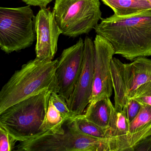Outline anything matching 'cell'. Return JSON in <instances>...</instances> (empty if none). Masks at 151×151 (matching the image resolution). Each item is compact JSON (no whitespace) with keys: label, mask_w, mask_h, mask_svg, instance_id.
Returning <instances> with one entry per match:
<instances>
[{"label":"cell","mask_w":151,"mask_h":151,"mask_svg":"<svg viewBox=\"0 0 151 151\" xmlns=\"http://www.w3.org/2000/svg\"><path fill=\"white\" fill-rule=\"evenodd\" d=\"M94 29L111 44L114 54L130 61L151 56V10L124 17L114 14Z\"/></svg>","instance_id":"cell-1"},{"label":"cell","mask_w":151,"mask_h":151,"mask_svg":"<svg viewBox=\"0 0 151 151\" xmlns=\"http://www.w3.org/2000/svg\"><path fill=\"white\" fill-rule=\"evenodd\" d=\"M58 60L36 58L16 70L0 92V114L16 103L45 90L58 93L55 76Z\"/></svg>","instance_id":"cell-2"},{"label":"cell","mask_w":151,"mask_h":151,"mask_svg":"<svg viewBox=\"0 0 151 151\" xmlns=\"http://www.w3.org/2000/svg\"><path fill=\"white\" fill-rule=\"evenodd\" d=\"M52 92L45 90L8 108L0 114V127L19 142L42 135L40 128L45 119Z\"/></svg>","instance_id":"cell-3"},{"label":"cell","mask_w":151,"mask_h":151,"mask_svg":"<svg viewBox=\"0 0 151 151\" xmlns=\"http://www.w3.org/2000/svg\"><path fill=\"white\" fill-rule=\"evenodd\" d=\"M61 132L46 133L36 138L20 142L18 151H109V139L85 135L76 128L71 120L65 122Z\"/></svg>","instance_id":"cell-4"},{"label":"cell","mask_w":151,"mask_h":151,"mask_svg":"<svg viewBox=\"0 0 151 151\" xmlns=\"http://www.w3.org/2000/svg\"><path fill=\"white\" fill-rule=\"evenodd\" d=\"M34 16L30 6L0 8V47L6 53L30 47L36 39Z\"/></svg>","instance_id":"cell-5"},{"label":"cell","mask_w":151,"mask_h":151,"mask_svg":"<svg viewBox=\"0 0 151 151\" xmlns=\"http://www.w3.org/2000/svg\"><path fill=\"white\" fill-rule=\"evenodd\" d=\"M53 11L62 34L70 37L89 33L101 18L99 0H56Z\"/></svg>","instance_id":"cell-6"},{"label":"cell","mask_w":151,"mask_h":151,"mask_svg":"<svg viewBox=\"0 0 151 151\" xmlns=\"http://www.w3.org/2000/svg\"><path fill=\"white\" fill-rule=\"evenodd\" d=\"M111 71L114 97V107L122 111L138 88L151 80V60L137 58L131 63H124L117 58L111 61Z\"/></svg>","instance_id":"cell-7"},{"label":"cell","mask_w":151,"mask_h":151,"mask_svg":"<svg viewBox=\"0 0 151 151\" xmlns=\"http://www.w3.org/2000/svg\"><path fill=\"white\" fill-rule=\"evenodd\" d=\"M83 52L84 42L80 38L76 44L64 49L58 59L55 71L58 93L67 102L81 74Z\"/></svg>","instance_id":"cell-8"},{"label":"cell","mask_w":151,"mask_h":151,"mask_svg":"<svg viewBox=\"0 0 151 151\" xmlns=\"http://www.w3.org/2000/svg\"><path fill=\"white\" fill-rule=\"evenodd\" d=\"M94 78L90 103L104 98H110L113 94L111 61L114 55L111 44L103 37L97 35L94 41Z\"/></svg>","instance_id":"cell-9"},{"label":"cell","mask_w":151,"mask_h":151,"mask_svg":"<svg viewBox=\"0 0 151 151\" xmlns=\"http://www.w3.org/2000/svg\"><path fill=\"white\" fill-rule=\"evenodd\" d=\"M94 43L86 37L84 42L82 71L74 91L67 101L73 118L83 114L86 108L90 103L94 78Z\"/></svg>","instance_id":"cell-10"},{"label":"cell","mask_w":151,"mask_h":151,"mask_svg":"<svg viewBox=\"0 0 151 151\" xmlns=\"http://www.w3.org/2000/svg\"><path fill=\"white\" fill-rule=\"evenodd\" d=\"M37 35L36 58L53 60L57 51L58 40L62 34L56 22L54 11L50 9H41L34 19Z\"/></svg>","instance_id":"cell-11"},{"label":"cell","mask_w":151,"mask_h":151,"mask_svg":"<svg viewBox=\"0 0 151 151\" xmlns=\"http://www.w3.org/2000/svg\"><path fill=\"white\" fill-rule=\"evenodd\" d=\"M151 137V106H142L138 114L130 122L125 136L109 139V151H134L141 141Z\"/></svg>","instance_id":"cell-12"},{"label":"cell","mask_w":151,"mask_h":151,"mask_svg":"<svg viewBox=\"0 0 151 151\" xmlns=\"http://www.w3.org/2000/svg\"><path fill=\"white\" fill-rule=\"evenodd\" d=\"M112 105L110 98H109L89 103L84 116L87 120L107 130Z\"/></svg>","instance_id":"cell-13"},{"label":"cell","mask_w":151,"mask_h":151,"mask_svg":"<svg viewBox=\"0 0 151 151\" xmlns=\"http://www.w3.org/2000/svg\"><path fill=\"white\" fill-rule=\"evenodd\" d=\"M111 8L115 15L120 17L129 16L151 10L148 0H101Z\"/></svg>","instance_id":"cell-14"},{"label":"cell","mask_w":151,"mask_h":151,"mask_svg":"<svg viewBox=\"0 0 151 151\" xmlns=\"http://www.w3.org/2000/svg\"><path fill=\"white\" fill-rule=\"evenodd\" d=\"M129 124L124 111L116 110L113 104L107 130V138L112 140L125 136L129 132Z\"/></svg>","instance_id":"cell-15"},{"label":"cell","mask_w":151,"mask_h":151,"mask_svg":"<svg viewBox=\"0 0 151 151\" xmlns=\"http://www.w3.org/2000/svg\"><path fill=\"white\" fill-rule=\"evenodd\" d=\"M67 121L50 99L46 116L40 128L42 135L46 133L62 132L64 130L63 126Z\"/></svg>","instance_id":"cell-16"},{"label":"cell","mask_w":151,"mask_h":151,"mask_svg":"<svg viewBox=\"0 0 151 151\" xmlns=\"http://www.w3.org/2000/svg\"><path fill=\"white\" fill-rule=\"evenodd\" d=\"M70 120L72 121L77 129L83 134L94 137L107 138V129L87 120L83 114L75 116Z\"/></svg>","instance_id":"cell-17"},{"label":"cell","mask_w":151,"mask_h":151,"mask_svg":"<svg viewBox=\"0 0 151 151\" xmlns=\"http://www.w3.org/2000/svg\"><path fill=\"white\" fill-rule=\"evenodd\" d=\"M132 99H134L142 106H151V80L138 88Z\"/></svg>","instance_id":"cell-18"},{"label":"cell","mask_w":151,"mask_h":151,"mask_svg":"<svg viewBox=\"0 0 151 151\" xmlns=\"http://www.w3.org/2000/svg\"><path fill=\"white\" fill-rule=\"evenodd\" d=\"M50 99L59 112L64 116L67 121L73 118L71 111L70 110L68 103L65 99L56 92H52L50 95Z\"/></svg>","instance_id":"cell-19"},{"label":"cell","mask_w":151,"mask_h":151,"mask_svg":"<svg viewBox=\"0 0 151 151\" xmlns=\"http://www.w3.org/2000/svg\"><path fill=\"white\" fill-rule=\"evenodd\" d=\"M17 141L12 135L0 127V151H12L14 150Z\"/></svg>","instance_id":"cell-20"},{"label":"cell","mask_w":151,"mask_h":151,"mask_svg":"<svg viewBox=\"0 0 151 151\" xmlns=\"http://www.w3.org/2000/svg\"><path fill=\"white\" fill-rule=\"evenodd\" d=\"M142 105L133 99H131L124 107V111L129 122H131L138 114L141 109Z\"/></svg>","instance_id":"cell-21"},{"label":"cell","mask_w":151,"mask_h":151,"mask_svg":"<svg viewBox=\"0 0 151 151\" xmlns=\"http://www.w3.org/2000/svg\"><path fill=\"white\" fill-rule=\"evenodd\" d=\"M53 0H22L29 6H37L41 9L46 8L48 4Z\"/></svg>","instance_id":"cell-22"},{"label":"cell","mask_w":151,"mask_h":151,"mask_svg":"<svg viewBox=\"0 0 151 151\" xmlns=\"http://www.w3.org/2000/svg\"><path fill=\"white\" fill-rule=\"evenodd\" d=\"M135 150L151 151V137H149L138 144L134 149Z\"/></svg>","instance_id":"cell-23"},{"label":"cell","mask_w":151,"mask_h":151,"mask_svg":"<svg viewBox=\"0 0 151 151\" xmlns=\"http://www.w3.org/2000/svg\"><path fill=\"white\" fill-rule=\"evenodd\" d=\"M148 1L150 2V4H151V0H148Z\"/></svg>","instance_id":"cell-24"}]
</instances>
